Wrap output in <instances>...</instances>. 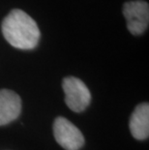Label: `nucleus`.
I'll return each mask as SVG.
<instances>
[{
  "mask_svg": "<svg viewBox=\"0 0 149 150\" xmlns=\"http://www.w3.org/2000/svg\"><path fill=\"white\" fill-rule=\"evenodd\" d=\"M1 29L6 41L16 49L33 50L39 43L40 30L36 21L20 9H14L5 17Z\"/></svg>",
  "mask_w": 149,
  "mask_h": 150,
  "instance_id": "obj_1",
  "label": "nucleus"
},
{
  "mask_svg": "<svg viewBox=\"0 0 149 150\" xmlns=\"http://www.w3.org/2000/svg\"><path fill=\"white\" fill-rule=\"evenodd\" d=\"M63 90L67 107L76 112L83 111L90 104L91 94L89 89L80 79L69 76L63 79Z\"/></svg>",
  "mask_w": 149,
  "mask_h": 150,
  "instance_id": "obj_2",
  "label": "nucleus"
},
{
  "mask_svg": "<svg viewBox=\"0 0 149 150\" xmlns=\"http://www.w3.org/2000/svg\"><path fill=\"white\" fill-rule=\"evenodd\" d=\"M123 15L127 21V28L133 35H141L149 23V5L142 0L128 1L123 6Z\"/></svg>",
  "mask_w": 149,
  "mask_h": 150,
  "instance_id": "obj_3",
  "label": "nucleus"
},
{
  "mask_svg": "<svg viewBox=\"0 0 149 150\" xmlns=\"http://www.w3.org/2000/svg\"><path fill=\"white\" fill-rule=\"evenodd\" d=\"M54 138L66 150H78L84 144V138L78 127L64 117H57L53 123Z\"/></svg>",
  "mask_w": 149,
  "mask_h": 150,
  "instance_id": "obj_4",
  "label": "nucleus"
},
{
  "mask_svg": "<svg viewBox=\"0 0 149 150\" xmlns=\"http://www.w3.org/2000/svg\"><path fill=\"white\" fill-rule=\"evenodd\" d=\"M21 111V100L16 92L9 89L0 90V126L17 119Z\"/></svg>",
  "mask_w": 149,
  "mask_h": 150,
  "instance_id": "obj_5",
  "label": "nucleus"
},
{
  "mask_svg": "<svg viewBox=\"0 0 149 150\" xmlns=\"http://www.w3.org/2000/svg\"><path fill=\"white\" fill-rule=\"evenodd\" d=\"M130 131L133 137L143 140L149 137V105L142 103L136 107L130 118Z\"/></svg>",
  "mask_w": 149,
  "mask_h": 150,
  "instance_id": "obj_6",
  "label": "nucleus"
}]
</instances>
